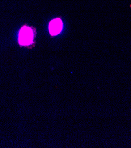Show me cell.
<instances>
[{
    "label": "cell",
    "mask_w": 131,
    "mask_h": 148,
    "mask_svg": "<svg viewBox=\"0 0 131 148\" xmlns=\"http://www.w3.org/2000/svg\"><path fill=\"white\" fill-rule=\"evenodd\" d=\"M49 32L51 36L59 34L63 28V22L60 18L54 19L49 24Z\"/></svg>",
    "instance_id": "2"
},
{
    "label": "cell",
    "mask_w": 131,
    "mask_h": 148,
    "mask_svg": "<svg viewBox=\"0 0 131 148\" xmlns=\"http://www.w3.org/2000/svg\"><path fill=\"white\" fill-rule=\"evenodd\" d=\"M33 37L34 34L32 29L25 26L21 29L20 32L19 41L21 45L28 46L33 42Z\"/></svg>",
    "instance_id": "1"
}]
</instances>
